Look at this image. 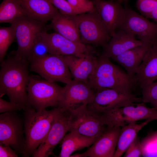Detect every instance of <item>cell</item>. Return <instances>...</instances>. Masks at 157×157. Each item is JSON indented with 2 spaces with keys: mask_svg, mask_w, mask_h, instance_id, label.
<instances>
[{
  "mask_svg": "<svg viewBox=\"0 0 157 157\" xmlns=\"http://www.w3.org/2000/svg\"><path fill=\"white\" fill-rule=\"evenodd\" d=\"M11 54L1 62L0 96L6 94L10 101L20 105L24 111L32 108L27 94L29 63Z\"/></svg>",
  "mask_w": 157,
  "mask_h": 157,
  "instance_id": "cell-1",
  "label": "cell"
},
{
  "mask_svg": "<svg viewBox=\"0 0 157 157\" xmlns=\"http://www.w3.org/2000/svg\"><path fill=\"white\" fill-rule=\"evenodd\" d=\"M58 110L36 111L31 108L24 111L25 145L23 156H32L46 137Z\"/></svg>",
  "mask_w": 157,
  "mask_h": 157,
  "instance_id": "cell-2",
  "label": "cell"
},
{
  "mask_svg": "<svg viewBox=\"0 0 157 157\" xmlns=\"http://www.w3.org/2000/svg\"><path fill=\"white\" fill-rule=\"evenodd\" d=\"M88 84L95 91L109 88L129 92L131 91L135 84L133 77L112 63L109 58L101 55L97 58Z\"/></svg>",
  "mask_w": 157,
  "mask_h": 157,
  "instance_id": "cell-3",
  "label": "cell"
},
{
  "mask_svg": "<svg viewBox=\"0 0 157 157\" xmlns=\"http://www.w3.org/2000/svg\"><path fill=\"white\" fill-rule=\"evenodd\" d=\"M63 90V87L55 82L37 76H30L27 87L29 103L33 108L38 111L49 107H57Z\"/></svg>",
  "mask_w": 157,
  "mask_h": 157,
  "instance_id": "cell-4",
  "label": "cell"
},
{
  "mask_svg": "<svg viewBox=\"0 0 157 157\" xmlns=\"http://www.w3.org/2000/svg\"><path fill=\"white\" fill-rule=\"evenodd\" d=\"M11 24L14 29L18 44L17 50L12 53L19 58L28 60L33 46L40 38L41 34L47 31L48 27L26 15Z\"/></svg>",
  "mask_w": 157,
  "mask_h": 157,
  "instance_id": "cell-5",
  "label": "cell"
},
{
  "mask_svg": "<svg viewBox=\"0 0 157 157\" xmlns=\"http://www.w3.org/2000/svg\"><path fill=\"white\" fill-rule=\"evenodd\" d=\"M73 16L78 26L81 43L103 47L109 41L110 33L96 10Z\"/></svg>",
  "mask_w": 157,
  "mask_h": 157,
  "instance_id": "cell-6",
  "label": "cell"
},
{
  "mask_svg": "<svg viewBox=\"0 0 157 157\" xmlns=\"http://www.w3.org/2000/svg\"><path fill=\"white\" fill-rule=\"evenodd\" d=\"M29 62L31 71L49 81L66 84L73 80L65 56L49 53L33 58Z\"/></svg>",
  "mask_w": 157,
  "mask_h": 157,
  "instance_id": "cell-7",
  "label": "cell"
},
{
  "mask_svg": "<svg viewBox=\"0 0 157 157\" xmlns=\"http://www.w3.org/2000/svg\"><path fill=\"white\" fill-rule=\"evenodd\" d=\"M133 104L99 114L109 128H121L126 123L141 120H157V110L154 107L149 108L142 102L136 104L135 106Z\"/></svg>",
  "mask_w": 157,
  "mask_h": 157,
  "instance_id": "cell-8",
  "label": "cell"
},
{
  "mask_svg": "<svg viewBox=\"0 0 157 157\" xmlns=\"http://www.w3.org/2000/svg\"><path fill=\"white\" fill-rule=\"evenodd\" d=\"M142 101V98L137 97L131 91L104 88L95 91L92 101L87 107L99 114Z\"/></svg>",
  "mask_w": 157,
  "mask_h": 157,
  "instance_id": "cell-9",
  "label": "cell"
},
{
  "mask_svg": "<svg viewBox=\"0 0 157 157\" xmlns=\"http://www.w3.org/2000/svg\"><path fill=\"white\" fill-rule=\"evenodd\" d=\"M24 119L16 111L0 115V144L9 145L17 153L23 154L25 145Z\"/></svg>",
  "mask_w": 157,
  "mask_h": 157,
  "instance_id": "cell-10",
  "label": "cell"
},
{
  "mask_svg": "<svg viewBox=\"0 0 157 157\" xmlns=\"http://www.w3.org/2000/svg\"><path fill=\"white\" fill-rule=\"evenodd\" d=\"M72 117L68 131H75L83 135L97 138L109 128L100 115L83 106L71 112Z\"/></svg>",
  "mask_w": 157,
  "mask_h": 157,
  "instance_id": "cell-11",
  "label": "cell"
},
{
  "mask_svg": "<svg viewBox=\"0 0 157 157\" xmlns=\"http://www.w3.org/2000/svg\"><path fill=\"white\" fill-rule=\"evenodd\" d=\"M52 125L46 137L32 155L34 157H47L68 131L72 117L70 111L59 106Z\"/></svg>",
  "mask_w": 157,
  "mask_h": 157,
  "instance_id": "cell-12",
  "label": "cell"
},
{
  "mask_svg": "<svg viewBox=\"0 0 157 157\" xmlns=\"http://www.w3.org/2000/svg\"><path fill=\"white\" fill-rule=\"evenodd\" d=\"M124 20L119 29L135 37L144 43H157V23L149 20L128 7H126Z\"/></svg>",
  "mask_w": 157,
  "mask_h": 157,
  "instance_id": "cell-13",
  "label": "cell"
},
{
  "mask_svg": "<svg viewBox=\"0 0 157 157\" xmlns=\"http://www.w3.org/2000/svg\"><path fill=\"white\" fill-rule=\"evenodd\" d=\"M65 85L58 106L71 112L92 101L95 91L88 84L73 79Z\"/></svg>",
  "mask_w": 157,
  "mask_h": 157,
  "instance_id": "cell-14",
  "label": "cell"
},
{
  "mask_svg": "<svg viewBox=\"0 0 157 157\" xmlns=\"http://www.w3.org/2000/svg\"><path fill=\"white\" fill-rule=\"evenodd\" d=\"M41 38L46 45L49 53L52 54L81 56L87 53L95 52L90 45L73 41L56 32L48 33L44 31L41 34Z\"/></svg>",
  "mask_w": 157,
  "mask_h": 157,
  "instance_id": "cell-15",
  "label": "cell"
},
{
  "mask_svg": "<svg viewBox=\"0 0 157 157\" xmlns=\"http://www.w3.org/2000/svg\"><path fill=\"white\" fill-rule=\"evenodd\" d=\"M102 22L111 36L119 28L126 15V10L121 3L116 1L91 0Z\"/></svg>",
  "mask_w": 157,
  "mask_h": 157,
  "instance_id": "cell-16",
  "label": "cell"
},
{
  "mask_svg": "<svg viewBox=\"0 0 157 157\" xmlns=\"http://www.w3.org/2000/svg\"><path fill=\"white\" fill-rule=\"evenodd\" d=\"M121 127L109 128L96 140L80 157H113L116 148Z\"/></svg>",
  "mask_w": 157,
  "mask_h": 157,
  "instance_id": "cell-17",
  "label": "cell"
},
{
  "mask_svg": "<svg viewBox=\"0 0 157 157\" xmlns=\"http://www.w3.org/2000/svg\"><path fill=\"white\" fill-rule=\"evenodd\" d=\"M94 53H87L81 56H65L74 80L88 84L89 78L97 63V58L93 55Z\"/></svg>",
  "mask_w": 157,
  "mask_h": 157,
  "instance_id": "cell-18",
  "label": "cell"
},
{
  "mask_svg": "<svg viewBox=\"0 0 157 157\" xmlns=\"http://www.w3.org/2000/svg\"><path fill=\"white\" fill-rule=\"evenodd\" d=\"M133 78L141 88L157 80V43L149 48Z\"/></svg>",
  "mask_w": 157,
  "mask_h": 157,
  "instance_id": "cell-19",
  "label": "cell"
},
{
  "mask_svg": "<svg viewBox=\"0 0 157 157\" xmlns=\"http://www.w3.org/2000/svg\"><path fill=\"white\" fill-rule=\"evenodd\" d=\"M144 43L140 40L135 39V37L119 29L111 35L109 41L103 47L101 55L112 58Z\"/></svg>",
  "mask_w": 157,
  "mask_h": 157,
  "instance_id": "cell-20",
  "label": "cell"
},
{
  "mask_svg": "<svg viewBox=\"0 0 157 157\" xmlns=\"http://www.w3.org/2000/svg\"><path fill=\"white\" fill-rule=\"evenodd\" d=\"M19 1L27 15L45 24L59 12L51 0Z\"/></svg>",
  "mask_w": 157,
  "mask_h": 157,
  "instance_id": "cell-21",
  "label": "cell"
},
{
  "mask_svg": "<svg viewBox=\"0 0 157 157\" xmlns=\"http://www.w3.org/2000/svg\"><path fill=\"white\" fill-rule=\"evenodd\" d=\"M152 45L144 43L141 45L129 49L112 59L122 65L129 76L133 77L147 52Z\"/></svg>",
  "mask_w": 157,
  "mask_h": 157,
  "instance_id": "cell-22",
  "label": "cell"
},
{
  "mask_svg": "<svg viewBox=\"0 0 157 157\" xmlns=\"http://www.w3.org/2000/svg\"><path fill=\"white\" fill-rule=\"evenodd\" d=\"M73 16L64 15L59 12L51 20L50 27L55 32L66 38L81 43L78 26Z\"/></svg>",
  "mask_w": 157,
  "mask_h": 157,
  "instance_id": "cell-23",
  "label": "cell"
},
{
  "mask_svg": "<svg viewBox=\"0 0 157 157\" xmlns=\"http://www.w3.org/2000/svg\"><path fill=\"white\" fill-rule=\"evenodd\" d=\"M97 138L83 135L75 131H70L61 141V149L59 156L70 157L75 151L92 145Z\"/></svg>",
  "mask_w": 157,
  "mask_h": 157,
  "instance_id": "cell-24",
  "label": "cell"
},
{
  "mask_svg": "<svg viewBox=\"0 0 157 157\" xmlns=\"http://www.w3.org/2000/svg\"><path fill=\"white\" fill-rule=\"evenodd\" d=\"M152 121L150 119H147L140 124L133 122L121 127L113 157L121 156L129 145L137 136L139 131Z\"/></svg>",
  "mask_w": 157,
  "mask_h": 157,
  "instance_id": "cell-25",
  "label": "cell"
},
{
  "mask_svg": "<svg viewBox=\"0 0 157 157\" xmlns=\"http://www.w3.org/2000/svg\"><path fill=\"white\" fill-rule=\"evenodd\" d=\"M19 0H3L0 5V22L11 23L26 15Z\"/></svg>",
  "mask_w": 157,
  "mask_h": 157,
  "instance_id": "cell-26",
  "label": "cell"
},
{
  "mask_svg": "<svg viewBox=\"0 0 157 157\" xmlns=\"http://www.w3.org/2000/svg\"><path fill=\"white\" fill-rule=\"evenodd\" d=\"M15 38L14 29L11 25L0 28V60L4 59L6 52Z\"/></svg>",
  "mask_w": 157,
  "mask_h": 157,
  "instance_id": "cell-27",
  "label": "cell"
},
{
  "mask_svg": "<svg viewBox=\"0 0 157 157\" xmlns=\"http://www.w3.org/2000/svg\"><path fill=\"white\" fill-rule=\"evenodd\" d=\"M142 102L154 106L157 101V81L153 82L141 88Z\"/></svg>",
  "mask_w": 157,
  "mask_h": 157,
  "instance_id": "cell-28",
  "label": "cell"
},
{
  "mask_svg": "<svg viewBox=\"0 0 157 157\" xmlns=\"http://www.w3.org/2000/svg\"><path fill=\"white\" fill-rule=\"evenodd\" d=\"M136 6L141 15L147 18L157 7V0H137Z\"/></svg>",
  "mask_w": 157,
  "mask_h": 157,
  "instance_id": "cell-29",
  "label": "cell"
},
{
  "mask_svg": "<svg viewBox=\"0 0 157 157\" xmlns=\"http://www.w3.org/2000/svg\"><path fill=\"white\" fill-rule=\"evenodd\" d=\"M51 1L59 12L62 14L69 15L81 14L67 0H51Z\"/></svg>",
  "mask_w": 157,
  "mask_h": 157,
  "instance_id": "cell-30",
  "label": "cell"
},
{
  "mask_svg": "<svg viewBox=\"0 0 157 157\" xmlns=\"http://www.w3.org/2000/svg\"><path fill=\"white\" fill-rule=\"evenodd\" d=\"M49 53L47 47L41 39L40 36V38L33 46L31 50L28 60L29 61L33 58L42 57Z\"/></svg>",
  "mask_w": 157,
  "mask_h": 157,
  "instance_id": "cell-31",
  "label": "cell"
},
{
  "mask_svg": "<svg viewBox=\"0 0 157 157\" xmlns=\"http://www.w3.org/2000/svg\"><path fill=\"white\" fill-rule=\"evenodd\" d=\"M124 157H138L142 154V149L140 138L137 136L125 151Z\"/></svg>",
  "mask_w": 157,
  "mask_h": 157,
  "instance_id": "cell-32",
  "label": "cell"
},
{
  "mask_svg": "<svg viewBox=\"0 0 157 157\" xmlns=\"http://www.w3.org/2000/svg\"><path fill=\"white\" fill-rule=\"evenodd\" d=\"M71 5L82 13H87L95 10L93 3L90 0H69Z\"/></svg>",
  "mask_w": 157,
  "mask_h": 157,
  "instance_id": "cell-33",
  "label": "cell"
},
{
  "mask_svg": "<svg viewBox=\"0 0 157 157\" xmlns=\"http://www.w3.org/2000/svg\"><path fill=\"white\" fill-rule=\"evenodd\" d=\"M21 110H23V108L19 105L10 101H7L3 99L1 97H0V113Z\"/></svg>",
  "mask_w": 157,
  "mask_h": 157,
  "instance_id": "cell-34",
  "label": "cell"
},
{
  "mask_svg": "<svg viewBox=\"0 0 157 157\" xmlns=\"http://www.w3.org/2000/svg\"><path fill=\"white\" fill-rule=\"evenodd\" d=\"M16 153L9 145L0 144V157H17Z\"/></svg>",
  "mask_w": 157,
  "mask_h": 157,
  "instance_id": "cell-35",
  "label": "cell"
},
{
  "mask_svg": "<svg viewBox=\"0 0 157 157\" xmlns=\"http://www.w3.org/2000/svg\"><path fill=\"white\" fill-rule=\"evenodd\" d=\"M149 18L153 19L155 22L157 23V7L150 14Z\"/></svg>",
  "mask_w": 157,
  "mask_h": 157,
  "instance_id": "cell-36",
  "label": "cell"
},
{
  "mask_svg": "<svg viewBox=\"0 0 157 157\" xmlns=\"http://www.w3.org/2000/svg\"><path fill=\"white\" fill-rule=\"evenodd\" d=\"M129 0H116V1H118L121 3L123 2L127 3L129 1Z\"/></svg>",
  "mask_w": 157,
  "mask_h": 157,
  "instance_id": "cell-37",
  "label": "cell"
},
{
  "mask_svg": "<svg viewBox=\"0 0 157 157\" xmlns=\"http://www.w3.org/2000/svg\"><path fill=\"white\" fill-rule=\"evenodd\" d=\"M154 135V136H153L154 137V138L157 140V132H156V133H155Z\"/></svg>",
  "mask_w": 157,
  "mask_h": 157,
  "instance_id": "cell-38",
  "label": "cell"
},
{
  "mask_svg": "<svg viewBox=\"0 0 157 157\" xmlns=\"http://www.w3.org/2000/svg\"><path fill=\"white\" fill-rule=\"evenodd\" d=\"M154 107L157 110V101L156 102L155 105L154 106Z\"/></svg>",
  "mask_w": 157,
  "mask_h": 157,
  "instance_id": "cell-39",
  "label": "cell"
},
{
  "mask_svg": "<svg viewBox=\"0 0 157 157\" xmlns=\"http://www.w3.org/2000/svg\"><path fill=\"white\" fill-rule=\"evenodd\" d=\"M19 0L20 1V0Z\"/></svg>",
  "mask_w": 157,
  "mask_h": 157,
  "instance_id": "cell-40",
  "label": "cell"
}]
</instances>
